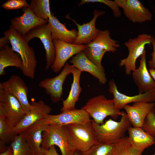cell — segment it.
<instances>
[{"label":"cell","mask_w":155,"mask_h":155,"mask_svg":"<svg viewBox=\"0 0 155 155\" xmlns=\"http://www.w3.org/2000/svg\"><path fill=\"white\" fill-rule=\"evenodd\" d=\"M45 119L49 125L56 124L67 125L73 123L84 124L92 121L88 113L82 108L66 111L56 115L48 114Z\"/></svg>","instance_id":"obj_15"},{"label":"cell","mask_w":155,"mask_h":155,"mask_svg":"<svg viewBox=\"0 0 155 155\" xmlns=\"http://www.w3.org/2000/svg\"><path fill=\"white\" fill-rule=\"evenodd\" d=\"M108 91L113 95L115 106L119 110L124 108L126 105L131 103L153 102L155 101V88L143 94L130 96L119 92L115 81L113 79L110 81Z\"/></svg>","instance_id":"obj_13"},{"label":"cell","mask_w":155,"mask_h":155,"mask_svg":"<svg viewBox=\"0 0 155 155\" xmlns=\"http://www.w3.org/2000/svg\"><path fill=\"white\" fill-rule=\"evenodd\" d=\"M42 151L45 155H59L54 145L51 146L47 150L42 148Z\"/></svg>","instance_id":"obj_37"},{"label":"cell","mask_w":155,"mask_h":155,"mask_svg":"<svg viewBox=\"0 0 155 155\" xmlns=\"http://www.w3.org/2000/svg\"><path fill=\"white\" fill-rule=\"evenodd\" d=\"M149 71L152 78L155 81V69H150Z\"/></svg>","instance_id":"obj_40"},{"label":"cell","mask_w":155,"mask_h":155,"mask_svg":"<svg viewBox=\"0 0 155 155\" xmlns=\"http://www.w3.org/2000/svg\"><path fill=\"white\" fill-rule=\"evenodd\" d=\"M13 150L12 147L10 146L5 151L1 153L0 155H13Z\"/></svg>","instance_id":"obj_39"},{"label":"cell","mask_w":155,"mask_h":155,"mask_svg":"<svg viewBox=\"0 0 155 155\" xmlns=\"http://www.w3.org/2000/svg\"><path fill=\"white\" fill-rule=\"evenodd\" d=\"M10 43L9 41L6 37L4 36L0 38V49Z\"/></svg>","instance_id":"obj_38"},{"label":"cell","mask_w":155,"mask_h":155,"mask_svg":"<svg viewBox=\"0 0 155 155\" xmlns=\"http://www.w3.org/2000/svg\"><path fill=\"white\" fill-rule=\"evenodd\" d=\"M82 108L87 112L96 123L100 125L104 123L107 117L110 116L115 120L123 113L115 107L113 99H108L104 95L91 98Z\"/></svg>","instance_id":"obj_4"},{"label":"cell","mask_w":155,"mask_h":155,"mask_svg":"<svg viewBox=\"0 0 155 155\" xmlns=\"http://www.w3.org/2000/svg\"><path fill=\"white\" fill-rule=\"evenodd\" d=\"M104 11L95 10L93 18L88 22L82 25L78 24L75 20L71 19L76 25L78 29V34L73 44H87L92 41L98 35L100 30L97 28L95 23L97 18L105 13Z\"/></svg>","instance_id":"obj_18"},{"label":"cell","mask_w":155,"mask_h":155,"mask_svg":"<svg viewBox=\"0 0 155 155\" xmlns=\"http://www.w3.org/2000/svg\"><path fill=\"white\" fill-rule=\"evenodd\" d=\"M74 155H80V152H78V151H75Z\"/></svg>","instance_id":"obj_41"},{"label":"cell","mask_w":155,"mask_h":155,"mask_svg":"<svg viewBox=\"0 0 155 155\" xmlns=\"http://www.w3.org/2000/svg\"><path fill=\"white\" fill-rule=\"evenodd\" d=\"M3 34L9 40L13 50L21 58L23 65L22 71L23 75L34 79L37 64L34 49L11 26Z\"/></svg>","instance_id":"obj_1"},{"label":"cell","mask_w":155,"mask_h":155,"mask_svg":"<svg viewBox=\"0 0 155 155\" xmlns=\"http://www.w3.org/2000/svg\"></svg>","instance_id":"obj_43"},{"label":"cell","mask_w":155,"mask_h":155,"mask_svg":"<svg viewBox=\"0 0 155 155\" xmlns=\"http://www.w3.org/2000/svg\"><path fill=\"white\" fill-rule=\"evenodd\" d=\"M18 135L5 115L0 113V141L5 144L9 143L12 142Z\"/></svg>","instance_id":"obj_28"},{"label":"cell","mask_w":155,"mask_h":155,"mask_svg":"<svg viewBox=\"0 0 155 155\" xmlns=\"http://www.w3.org/2000/svg\"><path fill=\"white\" fill-rule=\"evenodd\" d=\"M145 50L140 56V65L137 69L133 71L132 76L134 82L137 87L139 93L143 94L155 88V81L148 70Z\"/></svg>","instance_id":"obj_19"},{"label":"cell","mask_w":155,"mask_h":155,"mask_svg":"<svg viewBox=\"0 0 155 155\" xmlns=\"http://www.w3.org/2000/svg\"><path fill=\"white\" fill-rule=\"evenodd\" d=\"M152 38V36L144 33L125 42L124 45L127 48L129 53L127 57L121 60L119 66L125 67L127 75H129L136 69L137 59L143 54L146 44L151 43Z\"/></svg>","instance_id":"obj_6"},{"label":"cell","mask_w":155,"mask_h":155,"mask_svg":"<svg viewBox=\"0 0 155 155\" xmlns=\"http://www.w3.org/2000/svg\"><path fill=\"white\" fill-rule=\"evenodd\" d=\"M48 21L53 40H58L66 42L73 44L78 34V31L76 29L68 30L65 24L60 22L54 15L53 12Z\"/></svg>","instance_id":"obj_22"},{"label":"cell","mask_w":155,"mask_h":155,"mask_svg":"<svg viewBox=\"0 0 155 155\" xmlns=\"http://www.w3.org/2000/svg\"><path fill=\"white\" fill-rule=\"evenodd\" d=\"M22 10L23 14L20 16L12 18L11 20L10 25L22 36L35 27L48 22V20L41 19L36 17L30 9L29 5L23 8Z\"/></svg>","instance_id":"obj_17"},{"label":"cell","mask_w":155,"mask_h":155,"mask_svg":"<svg viewBox=\"0 0 155 155\" xmlns=\"http://www.w3.org/2000/svg\"><path fill=\"white\" fill-rule=\"evenodd\" d=\"M88 47H94L106 50L107 52L114 53L117 48L120 47L118 42L110 37L107 30H100L97 36L91 42L86 44Z\"/></svg>","instance_id":"obj_26"},{"label":"cell","mask_w":155,"mask_h":155,"mask_svg":"<svg viewBox=\"0 0 155 155\" xmlns=\"http://www.w3.org/2000/svg\"><path fill=\"white\" fill-rule=\"evenodd\" d=\"M143 152L133 147L128 137H124L115 144L114 155H141Z\"/></svg>","instance_id":"obj_29"},{"label":"cell","mask_w":155,"mask_h":155,"mask_svg":"<svg viewBox=\"0 0 155 155\" xmlns=\"http://www.w3.org/2000/svg\"><path fill=\"white\" fill-rule=\"evenodd\" d=\"M84 51L89 60L100 68L104 69L101 64V61L104 55L107 52L106 50L87 47Z\"/></svg>","instance_id":"obj_32"},{"label":"cell","mask_w":155,"mask_h":155,"mask_svg":"<svg viewBox=\"0 0 155 155\" xmlns=\"http://www.w3.org/2000/svg\"><path fill=\"white\" fill-rule=\"evenodd\" d=\"M142 128L155 139V108L147 115Z\"/></svg>","instance_id":"obj_33"},{"label":"cell","mask_w":155,"mask_h":155,"mask_svg":"<svg viewBox=\"0 0 155 155\" xmlns=\"http://www.w3.org/2000/svg\"><path fill=\"white\" fill-rule=\"evenodd\" d=\"M153 155H155V153L153 154Z\"/></svg>","instance_id":"obj_42"},{"label":"cell","mask_w":155,"mask_h":155,"mask_svg":"<svg viewBox=\"0 0 155 155\" xmlns=\"http://www.w3.org/2000/svg\"><path fill=\"white\" fill-rule=\"evenodd\" d=\"M115 148V144L99 143L85 152H80V155H114Z\"/></svg>","instance_id":"obj_30"},{"label":"cell","mask_w":155,"mask_h":155,"mask_svg":"<svg viewBox=\"0 0 155 155\" xmlns=\"http://www.w3.org/2000/svg\"><path fill=\"white\" fill-rule=\"evenodd\" d=\"M22 36L24 40L28 42L31 39L35 38L40 40L46 53V64L45 70H48L54 63L56 56L55 49L48 23L35 27Z\"/></svg>","instance_id":"obj_7"},{"label":"cell","mask_w":155,"mask_h":155,"mask_svg":"<svg viewBox=\"0 0 155 155\" xmlns=\"http://www.w3.org/2000/svg\"><path fill=\"white\" fill-rule=\"evenodd\" d=\"M0 111L4 114L13 127L20 123L26 114L17 99L0 88Z\"/></svg>","instance_id":"obj_8"},{"label":"cell","mask_w":155,"mask_h":155,"mask_svg":"<svg viewBox=\"0 0 155 155\" xmlns=\"http://www.w3.org/2000/svg\"><path fill=\"white\" fill-rule=\"evenodd\" d=\"M121 117L118 122L110 119L100 125L92 120L100 143L115 144L125 137V132L131 125L126 112L123 111Z\"/></svg>","instance_id":"obj_2"},{"label":"cell","mask_w":155,"mask_h":155,"mask_svg":"<svg viewBox=\"0 0 155 155\" xmlns=\"http://www.w3.org/2000/svg\"><path fill=\"white\" fill-rule=\"evenodd\" d=\"M0 88L17 99L26 114L30 111L31 106L28 99V88L20 76L11 75L7 81L0 83Z\"/></svg>","instance_id":"obj_9"},{"label":"cell","mask_w":155,"mask_h":155,"mask_svg":"<svg viewBox=\"0 0 155 155\" xmlns=\"http://www.w3.org/2000/svg\"><path fill=\"white\" fill-rule=\"evenodd\" d=\"M48 125L45 118L34 123L22 133L32 155H45L41 147L42 133Z\"/></svg>","instance_id":"obj_16"},{"label":"cell","mask_w":155,"mask_h":155,"mask_svg":"<svg viewBox=\"0 0 155 155\" xmlns=\"http://www.w3.org/2000/svg\"><path fill=\"white\" fill-rule=\"evenodd\" d=\"M23 63L20 55L14 52L7 44L0 50V75L5 74V69L7 67H16L22 71Z\"/></svg>","instance_id":"obj_25"},{"label":"cell","mask_w":155,"mask_h":155,"mask_svg":"<svg viewBox=\"0 0 155 155\" xmlns=\"http://www.w3.org/2000/svg\"><path fill=\"white\" fill-rule=\"evenodd\" d=\"M70 62L72 65L81 72H87L97 79L102 84L106 82L104 69H101L89 60L84 51H81L73 57Z\"/></svg>","instance_id":"obj_20"},{"label":"cell","mask_w":155,"mask_h":155,"mask_svg":"<svg viewBox=\"0 0 155 155\" xmlns=\"http://www.w3.org/2000/svg\"><path fill=\"white\" fill-rule=\"evenodd\" d=\"M66 125L70 144L75 151L84 152L100 143L92 121L84 124L73 123Z\"/></svg>","instance_id":"obj_3"},{"label":"cell","mask_w":155,"mask_h":155,"mask_svg":"<svg viewBox=\"0 0 155 155\" xmlns=\"http://www.w3.org/2000/svg\"><path fill=\"white\" fill-rule=\"evenodd\" d=\"M13 155H32L22 133L18 134L11 142Z\"/></svg>","instance_id":"obj_31"},{"label":"cell","mask_w":155,"mask_h":155,"mask_svg":"<svg viewBox=\"0 0 155 155\" xmlns=\"http://www.w3.org/2000/svg\"><path fill=\"white\" fill-rule=\"evenodd\" d=\"M155 103L138 102L124 107L129 120L133 127L142 128L148 113L155 107Z\"/></svg>","instance_id":"obj_21"},{"label":"cell","mask_w":155,"mask_h":155,"mask_svg":"<svg viewBox=\"0 0 155 155\" xmlns=\"http://www.w3.org/2000/svg\"><path fill=\"white\" fill-rule=\"evenodd\" d=\"M53 41L55 49L56 56L54 63L51 67L55 73L59 72L70 58L84 51L87 47L86 45H77L58 40H53Z\"/></svg>","instance_id":"obj_10"},{"label":"cell","mask_w":155,"mask_h":155,"mask_svg":"<svg viewBox=\"0 0 155 155\" xmlns=\"http://www.w3.org/2000/svg\"><path fill=\"white\" fill-rule=\"evenodd\" d=\"M29 6L33 13L39 18L48 20L51 16L49 0H32Z\"/></svg>","instance_id":"obj_27"},{"label":"cell","mask_w":155,"mask_h":155,"mask_svg":"<svg viewBox=\"0 0 155 155\" xmlns=\"http://www.w3.org/2000/svg\"><path fill=\"white\" fill-rule=\"evenodd\" d=\"M98 2L103 3L108 6L112 10L113 14L116 17H119L121 16V13L119 7L114 1L108 0H82L79 4L80 6L83 4L88 3Z\"/></svg>","instance_id":"obj_34"},{"label":"cell","mask_w":155,"mask_h":155,"mask_svg":"<svg viewBox=\"0 0 155 155\" xmlns=\"http://www.w3.org/2000/svg\"><path fill=\"white\" fill-rule=\"evenodd\" d=\"M42 148L47 150L52 146L59 148L61 155H74L75 151L71 146L66 125H48L42 133Z\"/></svg>","instance_id":"obj_5"},{"label":"cell","mask_w":155,"mask_h":155,"mask_svg":"<svg viewBox=\"0 0 155 155\" xmlns=\"http://www.w3.org/2000/svg\"><path fill=\"white\" fill-rule=\"evenodd\" d=\"M127 131L131 143L138 150L143 152L155 143V139L142 128L131 126Z\"/></svg>","instance_id":"obj_23"},{"label":"cell","mask_w":155,"mask_h":155,"mask_svg":"<svg viewBox=\"0 0 155 155\" xmlns=\"http://www.w3.org/2000/svg\"><path fill=\"white\" fill-rule=\"evenodd\" d=\"M153 47V51L151 54V59L148 61V66L150 69H155V39L152 36L151 43Z\"/></svg>","instance_id":"obj_36"},{"label":"cell","mask_w":155,"mask_h":155,"mask_svg":"<svg viewBox=\"0 0 155 155\" xmlns=\"http://www.w3.org/2000/svg\"><path fill=\"white\" fill-rule=\"evenodd\" d=\"M123 9L125 16L133 23H142L152 20V13L138 0H115Z\"/></svg>","instance_id":"obj_12"},{"label":"cell","mask_w":155,"mask_h":155,"mask_svg":"<svg viewBox=\"0 0 155 155\" xmlns=\"http://www.w3.org/2000/svg\"><path fill=\"white\" fill-rule=\"evenodd\" d=\"M73 66L66 63L61 73L53 78H47L41 81L39 87L44 89L46 94L50 96L51 100L56 103L61 98L63 85L67 76L71 73Z\"/></svg>","instance_id":"obj_11"},{"label":"cell","mask_w":155,"mask_h":155,"mask_svg":"<svg viewBox=\"0 0 155 155\" xmlns=\"http://www.w3.org/2000/svg\"><path fill=\"white\" fill-rule=\"evenodd\" d=\"M25 0H8L2 5V7L6 10L22 9L29 5Z\"/></svg>","instance_id":"obj_35"},{"label":"cell","mask_w":155,"mask_h":155,"mask_svg":"<svg viewBox=\"0 0 155 155\" xmlns=\"http://www.w3.org/2000/svg\"><path fill=\"white\" fill-rule=\"evenodd\" d=\"M81 72L73 66L71 72L73 76V82L68 97L63 101V106L61 110V112L75 108L76 103L79 99L82 90L80 85Z\"/></svg>","instance_id":"obj_24"},{"label":"cell","mask_w":155,"mask_h":155,"mask_svg":"<svg viewBox=\"0 0 155 155\" xmlns=\"http://www.w3.org/2000/svg\"><path fill=\"white\" fill-rule=\"evenodd\" d=\"M30 104L31 108L30 111L14 127L15 132L18 134L22 133L34 123L44 119L52 110L51 108L42 100L38 102L32 100Z\"/></svg>","instance_id":"obj_14"}]
</instances>
